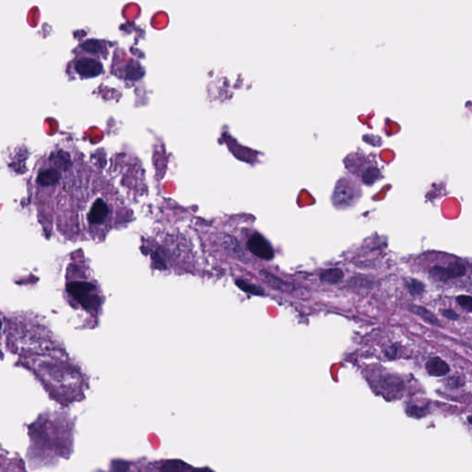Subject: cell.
<instances>
[{
	"label": "cell",
	"mask_w": 472,
	"mask_h": 472,
	"mask_svg": "<svg viewBox=\"0 0 472 472\" xmlns=\"http://www.w3.org/2000/svg\"><path fill=\"white\" fill-rule=\"evenodd\" d=\"M344 277L343 271L340 269H328L322 271L320 274V281L322 283L328 284L339 283Z\"/></svg>",
	"instance_id": "obj_7"
},
{
	"label": "cell",
	"mask_w": 472,
	"mask_h": 472,
	"mask_svg": "<svg viewBox=\"0 0 472 472\" xmlns=\"http://www.w3.org/2000/svg\"><path fill=\"white\" fill-rule=\"evenodd\" d=\"M260 274H261V276L266 280V282H268V283L271 284V285H272V286L276 287V289H284V290H285V289H287L288 286H289V284L286 283L283 281H282V280L278 279V278L275 277V276H273L272 274H271V273L268 272V271H260Z\"/></svg>",
	"instance_id": "obj_11"
},
{
	"label": "cell",
	"mask_w": 472,
	"mask_h": 472,
	"mask_svg": "<svg viewBox=\"0 0 472 472\" xmlns=\"http://www.w3.org/2000/svg\"><path fill=\"white\" fill-rule=\"evenodd\" d=\"M407 287L412 296L422 295L424 291V285L417 280H411L409 283H407Z\"/></svg>",
	"instance_id": "obj_12"
},
{
	"label": "cell",
	"mask_w": 472,
	"mask_h": 472,
	"mask_svg": "<svg viewBox=\"0 0 472 472\" xmlns=\"http://www.w3.org/2000/svg\"><path fill=\"white\" fill-rule=\"evenodd\" d=\"M441 313L447 319H450V320H458L459 319V315L451 309H444V310H442Z\"/></svg>",
	"instance_id": "obj_15"
},
{
	"label": "cell",
	"mask_w": 472,
	"mask_h": 472,
	"mask_svg": "<svg viewBox=\"0 0 472 472\" xmlns=\"http://www.w3.org/2000/svg\"><path fill=\"white\" fill-rule=\"evenodd\" d=\"M236 285L239 287L240 290H244L245 292H247V293H251L253 295L260 296L264 294V290H262L261 288H259L257 285H254V284L245 282L243 280H237Z\"/></svg>",
	"instance_id": "obj_10"
},
{
	"label": "cell",
	"mask_w": 472,
	"mask_h": 472,
	"mask_svg": "<svg viewBox=\"0 0 472 472\" xmlns=\"http://www.w3.org/2000/svg\"><path fill=\"white\" fill-rule=\"evenodd\" d=\"M75 70L83 78H94L101 74L102 66L95 58L83 57L76 60Z\"/></svg>",
	"instance_id": "obj_4"
},
{
	"label": "cell",
	"mask_w": 472,
	"mask_h": 472,
	"mask_svg": "<svg viewBox=\"0 0 472 472\" xmlns=\"http://www.w3.org/2000/svg\"><path fill=\"white\" fill-rule=\"evenodd\" d=\"M468 421H469V422L472 425V416H470V417L468 418Z\"/></svg>",
	"instance_id": "obj_17"
},
{
	"label": "cell",
	"mask_w": 472,
	"mask_h": 472,
	"mask_svg": "<svg viewBox=\"0 0 472 472\" xmlns=\"http://www.w3.org/2000/svg\"><path fill=\"white\" fill-rule=\"evenodd\" d=\"M67 290L83 308L87 310L96 309L100 304L99 297L96 293V288L94 284L89 282L76 281L69 283L67 285Z\"/></svg>",
	"instance_id": "obj_1"
},
{
	"label": "cell",
	"mask_w": 472,
	"mask_h": 472,
	"mask_svg": "<svg viewBox=\"0 0 472 472\" xmlns=\"http://www.w3.org/2000/svg\"><path fill=\"white\" fill-rule=\"evenodd\" d=\"M407 413L409 417L413 418H422L428 413V410L425 408L417 407V406H409L407 409Z\"/></svg>",
	"instance_id": "obj_13"
},
{
	"label": "cell",
	"mask_w": 472,
	"mask_h": 472,
	"mask_svg": "<svg viewBox=\"0 0 472 472\" xmlns=\"http://www.w3.org/2000/svg\"><path fill=\"white\" fill-rule=\"evenodd\" d=\"M377 176H378V174H375V170H374V169H370V170L367 171L366 174H365V177H364L365 182L369 184L370 181H374V180L377 178Z\"/></svg>",
	"instance_id": "obj_16"
},
{
	"label": "cell",
	"mask_w": 472,
	"mask_h": 472,
	"mask_svg": "<svg viewBox=\"0 0 472 472\" xmlns=\"http://www.w3.org/2000/svg\"><path fill=\"white\" fill-rule=\"evenodd\" d=\"M221 243H222V245L226 248L227 250H228L229 252L232 253L233 256H235V257H237L238 258H242L244 257L245 254L243 252L241 246L238 245L237 241L234 239V238H233V237H231V236L225 234V235H223V238L221 239Z\"/></svg>",
	"instance_id": "obj_8"
},
{
	"label": "cell",
	"mask_w": 472,
	"mask_h": 472,
	"mask_svg": "<svg viewBox=\"0 0 472 472\" xmlns=\"http://www.w3.org/2000/svg\"><path fill=\"white\" fill-rule=\"evenodd\" d=\"M409 311L412 312V313H414L415 315L421 316L422 319H424L425 321L428 322V323L432 324V325H436V326H439V325H440V322L435 317V315H433L430 311H428L427 309L424 308V307L417 306V305H410V306H409Z\"/></svg>",
	"instance_id": "obj_9"
},
{
	"label": "cell",
	"mask_w": 472,
	"mask_h": 472,
	"mask_svg": "<svg viewBox=\"0 0 472 472\" xmlns=\"http://www.w3.org/2000/svg\"><path fill=\"white\" fill-rule=\"evenodd\" d=\"M247 246L249 250L258 258L270 260L273 258L274 252L270 243L265 239L264 237L258 233L253 234L248 240Z\"/></svg>",
	"instance_id": "obj_3"
},
{
	"label": "cell",
	"mask_w": 472,
	"mask_h": 472,
	"mask_svg": "<svg viewBox=\"0 0 472 472\" xmlns=\"http://www.w3.org/2000/svg\"><path fill=\"white\" fill-rule=\"evenodd\" d=\"M467 267L459 258H450L446 265L435 264L428 270L429 276L436 282H448L466 275Z\"/></svg>",
	"instance_id": "obj_2"
},
{
	"label": "cell",
	"mask_w": 472,
	"mask_h": 472,
	"mask_svg": "<svg viewBox=\"0 0 472 472\" xmlns=\"http://www.w3.org/2000/svg\"><path fill=\"white\" fill-rule=\"evenodd\" d=\"M425 367L429 375L431 377H435V378L444 377L450 371V368L447 363L438 357H434V358L429 359Z\"/></svg>",
	"instance_id": "obj_5"
},
{
	"label": "cell",
	"mask_w": 472,
	"mask_h": 472,
	"mask_svg": "<svg viewBox=\"0 0 472 472\" xmlns=\"http://www.w3.org/2000/svg\"><path fill=\"white\" fill-rule=\"evenodd\" d=\"M353 197V190L345 184L337 187L334 193V200L337 204L344 205L352 201Z\"/></svg>",
	"instance_id": "obj_6"
},
{
	"label": "cell",
	"mask_w": 472,
	"mask_h": 472,
	"mask_svg": "<svg viewBox=\"0 0 472 472\" xmlns=\"http://www.w3.org/2000/svg\"><path fill=\"white\" fill-rule=\"evenodd\" d=\"M457 301L460 306L467 310L468 312H472V297L469 295H460Z\"/></svg>",
	"instance_id": "obj_14"
}]
</instances>
